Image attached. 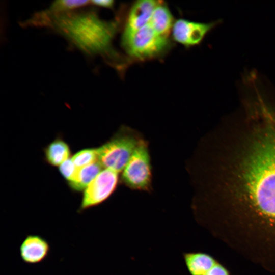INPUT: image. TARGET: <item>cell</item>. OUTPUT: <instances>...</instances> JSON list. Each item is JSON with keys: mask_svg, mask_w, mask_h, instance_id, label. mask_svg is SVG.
<instances>
[{"mask_svg": "<svg viewBox=\"0 0 275 275\" xmlns=\"http://www.w3.org/2000/svg\"><path fill=\"white\" fill-rule=\"evenodd\" d=\"M204 275H229V273L226 269L217 262Z\"/></svg>", "mask_w": 275, "mask_h": 275, "instance_id": "18", "label": "cell"}, {"mask_svg": "<svg viewBox=\"0 0 275 275\" xmlns=\"http://www.w3.org/2000/svg\"><path fill=\"white\" fill-rule=\"evenodd\" d=\"M184 260L191 275H204L217 263L211 256L203 253L185 254Z\"/></svg>", "mask_w": 275, "mask_h": 275, "instance_id": "10", "label": "cell"}, {"mask_svg": "<svg viewBox=\"0 0 275 275\" xmlns=\"http://www.w3.org/2000/svg\"><path fill=\"white\" fill-rule=\"evenodd\" d=\"M160 2L153 0L135 2L129 11L122 37L128 36L148 24L154 9Z\"/></svg>", "mask_w": 275, "mask_h": 275, "instance_id": "7", "label": "cell"}, {"mask_svg": "<svg viewBox=\"0 0 275 275\" xmlns=\"http://www.w3.org/2000/svg\"><path fill=\"white\" fill-rule=\"evenodd\" d=\"M122 44L131 56L151 58L164 52L169 45L168 37L157 33L148 23L134 33L122 37Z\"/></svg>", "mask_w": 275, "mask_h": 275, "instance_id": "5", "label": "cell"}, {"mask_svg": "<svg viewBox=\"0 0 275 275\" xmlns=\"http://www.w3.org/2000/svg\"><path fill=\"white\" fill-rule=\"evenodd\" d=\"M77 168H81L98 161L97 149H88L76 153L71 158Z\"/></svg>", "mask_w": 275, "mask_h": 275, "instance_id": "15", "label": "cell"}, {"mask_svg": "<svg viewBox=\"0 0 275 275\" xmlns=\"http://www.w3.org/2000/svg\"><path fill=\"white\" fill-rule=\"evenodd\" d=\"M59 170L61 174L69 182L76 175L78 168L76 167L72 159L69 158L60 166Z\"/></svg>", "mask_w": 275, "mask_h": 275, "instance_id": "17", "label": "cell"}, {"mask_svg": "<svg viewBox=\"0 0 275 275\" xmlns=\"http://www.w3.org/2000/svg\"><path fill=\"white\" fill-rule=\"evenodd\" d=\"M119 174L104 168L86 188L78 211L98 205L107 200L117 186Z\"/></svg>", "mask_w": 275, "mask_h": 275, "instance_id": "6", "label": "cell"}, {"mask_svg": "<svg viewBox=\"0 0 275 275\" xmlns=\"http://www.w3.org/2000/svg\"><path fill=\"white\" fill-rule=\"evenodd\" d=\"M27 24L53 30L89 56L109 53L117 29L115 22L100 19L94 10L63 13L46 10L37 13Z\"/></svg>", "mask_w": 275, "mask_h": 275, "instance_id": "2", "label": "cell"}, {"mask_svg": "<svg viewBox=\"0 0 275 275\" xmlns=\"http://www.w3.org/2000/svg\"><path fill=\"white\" fill-rule=\"evenodd\" d=\"M103 169L99 161L79 168L73 179L69 182L70 186L77 191L86 189Z\"/></svg>", "mask_w": 275, "mask_h": 275, "instance_id": "11", "label": "cell"}, {"mask_svg": "<svg viewBox=\"0 0 275 275\" xmlns=\"http://www.w3.org/2000/svg\"><path fill=\"white\" fill-rule=\"evenodd\" d=\"M149 24L157 33L168 37L174 24L173 18L169 8L161 2L154 9Z\"/></svg>", "mask_w": 275, "mask_h": 275, "instance_id": "9", "label": "cell"}, {"mask_svg": "<svg viewBox=\"0 0 275 275\" xmlns=\"http://www.w3.org/2000/svg\"><path fill=\"white\" fill-rule=\"evenodd\" d=\"M190 21L184 19L177 20L174 23L172 34L174 39L183 45H187V30Z\"/></svg>", "mask_w": 275, "mask_h": 275, "instance_id": "16", "label": "cell"}, {"mask_svg": "<svg viewBox=\"0 0 275 275\" xmlns=\"http://www.w3.org/2000/svg\"><path fill=\"white\" fill-rule=\"evenodd\" d=\"M90 2V5L106 8H112L114 5V1L112 0H94Z\"/></svg>", "mask_w": 275, "mask_h": 275, "instance_id": "19", "label": "cell"}, {"mask_svg": "<svg viewBox=\"0 0 275 275\" xmlns=\"http://www.w3.org/2000/svg\"><path fill=\"white\" fill-rule=\"evenodd\" d=\"M90 1L87 0H59L54 1L47 9L53 13H63L78 10L90 5Z\"/></svg>", "mask_w": 275, "mask_h": 275, "instance_id": "14", "label": "cell"}, {"mask_svg": "<svg viewBox=\"0 0 275 275\" xmlns=\"http://www.w3.org/2000/svg\"><path fill=\"white\" fill-rule=\"evenodd\" d=\"M142 139L130 128H122L97 149L99 162L104 169L121 173Z\"/></svg>", "mask_w": 275, "mask_h": 275, "instance_id": "3", "label": "cell"}, {"mask_svg": "<svg viewBox=\"0 0 275 275\" xmlns=\"http://www.w3.org/2000/svg\"><path fill=\"white\" fill-rule=\"evenodd\" d=\"M252 139L233 173L232 228L275 253V128L266 126Z\"/></svg>", "mask_w": 275, "mask_h": 275, "instance_id": "1", "label": "cell"}, {"mask_svg": "<svg viewBox=\"0 0 275 275\" xmlns=\"http://www.w3.org/2000/svg\"><path fill=\"white\" fill-rule=\"evenodd\" d=\"M221 22L220 19L207 23L190 21L187 31V46L199 44L206 35Z\"/></svg>", "mask_w": 275, "mask_h": 275, "instance_id": "13", "label": "cell"}, {"mask_svg": "<svg viewBox=\"0 0 275 275\" xmlns=\"http://www.w3.org/2000/svg\"><path fill=\"white\" fill-rule=\"evenodd\" d=\"M70 151L68 145L63 141L57 139L50 143L45 149L47 161L53 166H60L69 159Z\"/></svg>", "mask_w": 275, "mask_h": 275, "instance_id": "12", "label": "cell"}, {"mask_svg": "<svg viewBox=\"0 0 275 275\" xmlns=\"http://www.w3.org/2000/svg\"><path fill=\"white\" fill-rule=\"evenodd\" d=\"M121 182L127 187L149 191L152 183V167L148 143L142 139L121 172Z\"/></svg>", "mask_w": 275, "mask_h": 275, "instance_id": "4", "label": "cell"}, {"mask_svg": "<svg viewBox=\"0 0 275 275\" xmlns=\"http://www.w3.org/2000/svg\"><path fill=\"white\" fill-rule=\"evenodd\" d=\"M50 250L48 242L43 237L36 234L26 236L19 248L21 260L28 264H36L48 257Z\"/></svg>", "mask_w": 275, "mask_h": 275, "instance_id": "8", "label": "cell"}]
</instances>
